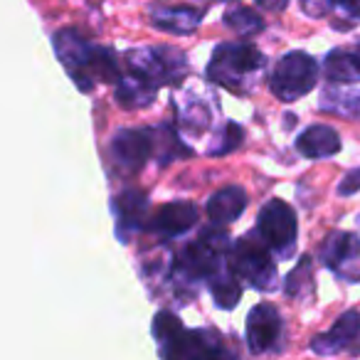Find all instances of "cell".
<instances>
[{
    "mask_svg": "<svg viewBox=\"0 0 360 360\" xmlns=\"http://www.w3.org/2000/svg\"><path fill=\"white\" fill-rule=\"evenodd\" d=\"M202 11L195 8H170V6H153L150 11V22H153L158 30L170 32V35H191L198 30V25L202 22Z\"/></svg>",
    "mask_w": 360,
    "mask_h": 360,
    "instance_id": "4fadbf2b",
    "label": "cell"
},
{
    "mask_svg": "<svg viewBox=\"0 0 360 360\" xmlns=\"http://www.w3.org/2000/svg\"><path fill=\"white\" fill-rule=\"evenodd\" d=\"M131 70L143 75L153 84H165V82H180L188 72V62L183 52L170 50V47H153V50L131 52Z\"/></svg>",
    "mask_w": 360,
    "mask_h": 360,
    "instance_id": "ba28073f",
    "label": "cell"
},
{
    "mask_svg": "<svg viewBox=\"0 0 360 360\" xmlns=\"http://www.w3.org/2000/svg\"><path fill=\"white\" fill-rule=\"evenodd\" d=\"M358 191H360V168H355L340 180L338 193L340 195H353V193H358Z\"/></svg>",
    "mask_w": 360,
    "mask_h": 360,
    "instance_id": "4316f807",
    "label": "cell"
},
{
    "mask_svg": "<svg viewBox=\"0 0 360 360\" xmlns=\"http://www.w3.org/2000/svg\"><path fill=\"white\" fill-rule=\"evenodd\" d=\"M335 27L350 30L360 22V0H333Z\"/></svg>",
    "mask_w": 360,
    "mask_h": 360,
    "instance_id": "cb8c5ba5",
    "label": "cell"
},
{
    "mask_svg": "<svg viewBox=\"0 0 360 360\" xmlns=\"http://www.w3.org/2000/svg\"><path fill=\"white\" fill-rule=\"evenodd\" d=\"M220 3H230V0H220Z\"/></svg>",
    "mask_w": 360,
    "mask_h": 360,
    "instance_id": "f546056e",
    "label": "cell"
},
{
    "mask_svg": "<svg viewBox=\"0 0 360 360\" xmlns=\"http://www.w3.org/2000/svg\"><path fill=\"white\" fill-rule=\"evenodd\" d=\"M281 335V316L271 304H259L247 316V345L252 353H269Z\"/></svg>",
    "mask_w": 360,
    "mask_h": 360,
    "instance_id": "30bf717a",
    "label": "cell"
},
{
    "mask_svg": "<svg viewBox=\"0 0 360 360\" xmlns=\"http://www.w3.org/2000/svg\"><path fill=\"white\" fill-rule=\"evenodd\" d=\"M264 67V55L255 45L247 42H225L212 52L207 77L217 84L227 86L232 91H242V84L250 75Z\"/></svg>",
    "mask_w": 360,
    "mask_h": 360,
    "instance_id": "7a4b0ae2",
    "label": "cell"
},
{
    "mask_svg": "<svg viewBox=\"0 0 360 360\" xmlns=\"http://www.w3.org/2000/svg\"><path fill=\"white\" fill-rule=\"evenodd\" d=\"M230 237L225 232H205L198 242L188 245L178 257V269L191 279H205L220 269V259L230 250Z\"/></svg>",
    "mask_w": 360,
    "mask_h": 360,
    "instance_id": "8992f818",
    "label": "cell"
},
{
    "mask_svg": "<svg viewBox=\"0 0 360 360\" xmlns=\"http://www.w3.org/2000/svg\"><path fill=\"white\" fill-rule=\"evenodd\" d=\"M153 335L158 340L160 358L191 360V358H225L227 350L212 330H188L178 316L160 311L153 319Z\"/></svg>",
    "mask_w": 360,
    "mask_h": 360,
    "instance_id": "6da1fadb",
    "label": "cell"
},
{
    "mask_svg": "<svg viewBox=\"0 0 360 360\" xmlns=\"http://www.w3.org/2000/svg\"><path fill=\"white\" fill-rule=\"evenodd\" d=\"M296 148L304 158H330L340 150V136L330 126H309L304 134L296 139Z\"/></svg>",
    "mask_w": 360,
    "mask_h": 360,
    "instance_id": "9a60e30c",
    "label": "cell"
},
{
    "mask_svg": "<svg viewBox=\"0 0 360 360\" xmlns=\"http://www.w3.org/2000/svg\"><path fill=\"white\" fill-rule=\"evenodd\" d=\"M242 139H245V131H242L240 126L235 124V121H230V124L225 126V134H222V139H220L222 146H215V148H210V153L212 155L232 153V150H237L242 146Z\"/></svg>",
    "mask_w": 360,
    "mask_h": 360,
    "instance_id": "d4e9b609",
    "label": "cell"
},
{
    "mask_svg": "<svg viewBox=\"0 0 360 360\" xmlns=\"http://www.w3.org/2000/svg\"><path fill=\"white\" fill-rule=\"evenodd\" d=\"M323 75L333 84H355L360 82V65L353 52L333 50L323 62Z\"/></svg>",
    "mask_w": 360,
    "mask_h": 360,
    "instance_id": "d6986e66",
    "label": "cell"
},
{
    "mask_svg": "<svg viewBox=\"0 0 360 360\" xmlns=\"http://www.w3.org/2000/svg\"><path fill=\"white\" fill-rule=\"evenodd\" d=\"M311 281H314V274H311V259L304 257V259L299 262V266L286 276V296H291V299H304V296L314 289Z\"/></svg>",
    "mask_w": 360,
    "mask_h": 360,
    "instance_id": "603a6c76",
    "label": "cell"
},
{
    "mask_svg": "<svg viewBox=\"0 0 360 360\" xmlns=\"http://www.w3.org/2000/svg\"><path fill=\"white\" fill-rule=\"evenodd\" d=\"M353 55H355V60H358V65H360V42H358V47H355Z\"/></svg>",
    "mask_w": 360,
    "mask_h": 360,
    "instance_id": "f1b7e54d",
    "label": "cell"
},
{
    "mask_svg": "<svg viewBox=\"0 0 360 360\" xmlns=\"http://www.w3.org/2000/svg\"><path fill=\"white\" fill-rule=\"evenodd\" d=\"M257 232H259L262 242L269 250H276L279 255H291L296 245V212L286 205L284 200H269L259 210L257 217Z\"/></svg>",
    "mask_w": 360,
    "mask_h": 360,
    "instance_id": "5b68a950",
    "label": "cell"
},
{
    "mask_svg": "<svg viewBox=\"0 0 360 360\" xmlns=\"http://www.w3.org/2000/svg\"><path fill=\"white\" fill-rule=\"evenodd\" d=\"M247 207V193L237 186L222 188L215 195L207 200V215L215 225H227V222H235L237 217H242Z\"/></svg>",
    "mask_w": 360,
    "mask_h": 360,
    "instance_id": "e0dca14e",
    "label": "cell"
},
{
    "mask_svg": "<svg viewBox=\"0 0 360 360\" xmlns=\"http://www.w3.org/2000/svg\"><path fill=\"white\" fill-rule=\"evenodd\" d=\"M323 264L343 281H360V240L353 232H330L321 245Z\"/></svg>",
    "mask_w": 360,
    "mask_h": 360,
    "instance_id": "9c48e42d",
    "label": "cell"
},
{
    "mask_svg": "<svg viewBox=\"0 0 360 360\" xmlns=\"http://www.w3.org/2000/svg\"><path fill=\"white\" fill-rule=\"evenodd\" d=\"M225 25L232 27L240 35H257L264 30V20L259 13L250 11V8H232L225 13Z\"/></svg>",
    "mask_w": 360,
    "mask_h": 360,
    "instance_id": "7402d4cb",
    "label": "cell"
},
{
    "mask_svg": "<svg viewBox=\"0 0 360 360\" xmlns=\"http://www.w3.org/2000/svg\"><path fill=\"white\" fill-rule=\"evenodd\" d=\"M210 291H212V299L220 309L230 311L240 304L242 299V284H240V276L235 271H215L210 281Z\"/></svg>",
    "mask_w": 360,
    "mask_h": 360,
    "instance_id": "44dd1931",
    "label": "cell"
},
{
    "mask_svg": "<svg viewBox=\"0 0 360 360\" xmlns=\"http://www.w3.org/2000/svg\"><path fill=\"white\" fill-rule=\"evenodd\" d=\"M55 52L60 62L67 67L72 79L79 84L82 91H89V84L94 82L91 77V65L99 52V45H91L77 30H60L55 35Z\"/></svg>",
    "mask_w": 360,
    "mask_h": 360,
    "instance_id": "52a82bcc",
    "label": "cell"
},
{
    "mask_svg": "<svg viewBox=\"0 0 360 360\" xmlns=\"http://www.w3.org/2000/svg\"><path fill=\"white\" fill-rule=\"evenodd\" d=\"M316 79H319V67L314 57L306 52H289L276 62L269 84L276 99L296 101L314 89Z\"/></svg>",
    "mask_w": 360,
    "mask_h": 360,
    "instance_id": "3957f363",
    "label": "cell"
},
{
    "mask_svg": "<svg viewBox=\"0 0 360 360\" xmlns=\"http://www.w3.org/2000/svg\"><path fill=\"white\" fill-rule=\"evenodd\" d=\"M198 222V210L193 202L178 200L163 205L153 217V230L163 237H175L188 232Z\"/></svg>",
    "mask_w": 360,
    "mask_h": 360,
    "instance_id": "5bb4252c",
    "label": "cell"
},
{
    "mask_svg": "<svg viewBox=\"0 0 360 360\" xmlns=\"http://www.w3.org/2000/svg\"><path fill=\"white\" fill-rule=\"evenodd\" d=\"M257 3H259L262 8H266V11H284L289 0H257Z\"/></svg>",
    "mask_w": 360,
    "mask_h": 360,
    "instance_id": "83f0119b",
    "label": "cell"
},
{
    "mask_svg": "<svg viewBox=\"0 0 360 360\" xmlns=\"http://www.w3.org/2000/svg\"><path fill=\"white\" fill-rule=\"evenodd\" d=\"M114 210H116V215H119L121 227L139 230V227L143 225L146 210H148V198L141 191H126L114 200Z\"/></svg>",
    "mask_w": 360,
    "mask_h": 360,
    "instance_id": "ffe728a7",
    "label": "cell"
},
{
    "mask_svg": "<svg viewBox=\"0 0 360 360\" xmlns=\"http://www.w3.org/2000/svg\"><path fill=\"white\" fill-rule=\"evenodd\" d=\"M111 150L124 168H141L150 158L153 139L143 129H121L111 141Z\"/></svg>",
    "mask_w": 360,
    "mask_h": 360,
    "instance_id": "7c38bea8",
    "label": "cell"
},
{
    "mask_svg": "<svg viewBox=\"0 0 360 360\" xmlns=\"http://www.w3.org/2000/svg\"><path fill=\"white\" fill-rule=\"evenodd\" d=\"M319 109L326 111V114L340 116V119L360 121V89L330 82V86H326L323 94H321Z\"/></svg>",
    "mask_w": 360,
    "mask_h": 360,
    "instance_id": "2e32d148",
    "label": "cell"
},
{
    "mask_svg": "<svg viewBox=\"0 0 360 360\" xmlns=\"http://www.w3.org/2000/svg\"><path fill=\"white\" fill-rule=\"evenodd\" d=\"M360 338V314L358 311H348L333 323V328L323 335H316L311 340V350L316 355H338L348 350L355 340Z\"/></svg>",
    "mask_w": 360,
    "mask_h": 360,
    "instance_id": "8fae6325",
    "label": "cell"
},
{
    "mask_svg": "<svg viewBox=\"0 0 360 360\" xmlns=\"http://www.w3.org/2000/svg\"><path fill=\"white\" fill-rule=\"evenodd\" d=\"M158 84H153L150 79H146L139 72H131L129 77H121L116 84V101L124 109H136V106L150 104V99L155 96Z\"/></svg>",
    "mask_w": 360,
    "mask_h": 360,
    "instance_id": "ac0fdd59",
    "label": "cell"
},
{
    "mask_svg": "<svg viewBox=\"0 0 360 360\" xmlns=\"http://www.w3.org/2000/svg\"><path fill=\"white\" fill-rule=\"evenodd\" d=\"M230 269L242 281H247L259 291H271L276 284V266L269 255V247L264 242L250 240V237H245L232 247Z\"/></svg>",
    "mask_w": 360,
    "mask_h": 360,
    "instance_id": "277c9868",
    "label": "cell"
},
{
    "mask_svg": "<svg viewBox=\"0 0 360 360\" xmlns=\"http://www.w3.org/2000/svg\"><path fill=\"white\" fill-rule=\"evenodd\" d=\"M301 11L309 18H326L333 13V0H301Z\"/></svg>",
    "mask_w": 360,
    "mask_h": 360,
    "instance_id": "484cf974",
    "label": "cell"
}]
</instances>
